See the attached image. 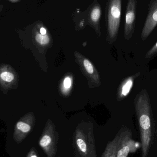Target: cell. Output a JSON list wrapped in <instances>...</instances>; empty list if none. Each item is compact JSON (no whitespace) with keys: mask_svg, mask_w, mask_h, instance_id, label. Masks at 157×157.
<instances>
[{"mask_svg":"<svg viewBox=\"0 0 157 157\" xmlns=\"http://www.w3.org/2000/svg\"><path fill=\"white\" fill-rule=\"evenodd\" d=\"M142 143V157H147L152 141V111L149 96L144 89L135 100Z\"/></svg>","mask_w":157,"mask_h":157,"instance_id":"cell-1","label":"cell"},{"mask_svg":"<svg viewBox=\"0 0 157 157\" xmlns=\"http://www.w3.org/2000/svg\"><path fill=\"white\" fill-rule=\"evenodd\" d=\"M121 1H111L109 13V31L111 37H116L118 33L121 20Z\"/></svg>","mask_w":157,"mask_h":157,"instance_id":"cell-2","label":"cell"},{"mask_svg":"<svg viewBox=\"0 0 157 157\" xmlns=\"http://www.w3.org/2000/svg\"><path fill=\"white\" fill-rule=\"evenodd\" d=\"M157 26V0H152L148 5V14L142 29L141 38L145 41Z\"/></svg>","mask_w":157,"mask_h":157,"instance_id":"cell-3","label":"cell"},{"mask_svg":"<svg viewBox=\"0 0 157 157\" xmlns=\"http://www.w3.org/2000/svg\"><path fill=\"white\" fill-rule=\"evenodd\" d=\"M136 0H130L127 3L124 24V37L129 40L132 36L135 27L136 18Z\"/></svg>","mask_w":157,"mask_h":157,"instance_id":"cell-4","label":"cell"},{"mask_svg":"<svg viewBox=\"0 0 157 157\" xmlns=\"http://www.w3.org/2000/svg\"><path fill=\"white\" fill-rule=\"evenodd\" d=\"M134 142L131 139V134L128 131L119 136L117 145L116 157H127L133 147H135Z\"/></svg>","mask_w":157,"mask_h":157,"instance_id":"cell-5","label":"cell"},{"mask_svg":"<svg viewBox=\"0 0 157 157\" xmlns=\"http://www.w3.org/2000/svg\"><path fill=\"white\" fill-rule=\"evenodd\" d=\"M141 74V73H138L135 74L132 76L126 78L121 86L120 88V96L121 97H124L128 96L132 90L134 82L136 78L138 77Z\"/></svg>","mask_w":157,"mask_h":157,"instance_id":"cell-6","label":"cell"},{"mask_svg":"<svg viewBox=\"0 0 157 157\" xmlns=\"http://www.w3.org/2000/svg\"><path fill=\"white\" fill-rule=\"evenodd\" d=\"M83 65L87 73L93 77L95 74V70L91 62L87 59H84L83 61Z\"/></svg>","mask_w":157,"mask_h":157,"instance_id":"cell-7","label":"cell"},{"mask_svg":"<svg viewBox=\"0 0 157 157\" xmlns=\"http://www.w3.org/2000/svg\"><path fill=\"white\" fill-rule=\"evenodd\" d=\"M119 137L116 138V139L110 145V154L108 153L109 156L104 157H116L117 153V145H118V140Z\"/></svg>","mask_w":157,"mask_h":157,"instance_id":"cell-8","label":"cell"},{"mask_svg":"<svg viewBox=\"0 0 157 157\" xmlns=\"http://www.w3.org/2000/svg\"><path fill=\"white\" fill-rule=\"evenodd\" d=\"M36 40L37 42L42 45H47L48 44L50 41V39L48 35H42L41 34L38 33L36 36Z\"/></svg>","mask_w":157,"mask_h":157,"instance_id":"cell-9","label":"cell"},{"mask_svg":"<svg viewBox=\"0 0 157 157\" xmlns=\"http://www.w3.org/2000/svg\"><path fill=\"white\" fill-rule=\"evenodd\" d=\"M101 16L100 8L98 6L94 7L90 14V18L94 22H98Z\"/></svg>","mask_w":157,"mask_h":157,"instance_id":"cell-10","label":"cell"},{"mask_svg":"<svg viewBox=\"0 0 157 157\" xmlns=\"http://www.w3.org/2000/svg\"><path fill=\"white\" fill-rule=\"evenodd\" d=\"M157 54V41L155 45L145 55V58L147 59H150Z\"/></svg>","mask_w":157,"mask_h":157,"instance_id":"cell-11","label":"cell"},{"mask_svg":"<svg viewBox=\"0 0 157 157\" xmlns=\"http://www.w3.org/2000/svg\"><path fill=\"white\" fill-rule=\"evenodd\" d=\"M1 77L4 81L10 82L13 80L14 77L12 73L5 72L1 74Z\"/></svg>","mask_w":157,"mask_h":157,"instance_id":"cell-12","label":"cell"},{"mask_svg":"<svg viewBox=\"0 0 157 157\" xmlns=\"http://www.w3.org/2000/svg\"><path fill=\"white\" fill-rule=\"evenodd\" d=\"M17 129L20 130L24 132H27L29 131L30 130V127L29 125L25 123L22 122H19L17 124Z\"/></svg>","mask_w":157,"mask_h":157,"instance_id":"cell-13","label":"cell"},{"mask_svg":"<svg viewBox=\"0 0 157 157\" xmlns=\"http://www.w3.org/2000/svg\"><path fill=\"white\" fill-rule=\"evenodd\" d=\"M51 141V138L49 135H45L40 140V144L42 147H46L50 144Z\"/></svg>","mask_w":157,"mask_h":157,"instance_id":"cell-14","label":"cell"},{"mask_svg":"<svg viewBox=\"0 0 157 157\" xmlns=\"http://www.w3.org/2000/svg\"><path fill=\"white\" fill-rule=\"evenodd\" d=\"M77 145L80 151L83 153H86V145L84 141L81 139H78L76 141Z\"/></svg>","mask_w":157,"mask_h":157,"instance_id":"cell-15","label":"cell"},{"mask_svg":"<svg viewBox=\"0 0 157 157\" xmlns=\"http://www.w3.org/2000/svg\"><path fill=\"white\" fill-rule=\"evenodd\" d=\"M71 79L70 77H66L63 81V86L66 89H69L71 86Z\"/></svg>","mask_w":157,"mask_h":157,"instance_id":"cell-16","label":"cell"},{"mask_svg":"<svg viewBox=\"0 0 157 157\" xmlns=\"http://www.w3.org/2000/svg\"><path fill=\"white\" fill-rule=\"evenodd\" d=\"M40 32L41 35H46V33H47V30L44 28L42 27L40 28Z\"/></svg>","mask_w":157,"mask_h":157,"instance_id":"cell-17","label":"cell"},{"mask_svg":"<svg viewBox=\"0 0 157 157\" xmlns=\"http://www.w3.org/2000/svg\"><path fill=\"white\" fill-rule=\"evenodd\" d=\"M31 157H37L35 155H33V156H31Z\"/></svg>","mask_w":157,"mask_h":157,"instance_id":"cell-18","label":"cell"},{"mask_svg":"<svg viewBox=\"0 0 157 157\" xmlns=\"http://www.w3.org/2000/svg\"><path fill=\"white\" fill-rule=\"evenodd\" d=\"M156 135L157 136V130L156 131Z\"/></svg>","mask_w":157,"mask_h":157,"instance_id":"cell-19","label":"cell"}]
</instances>
